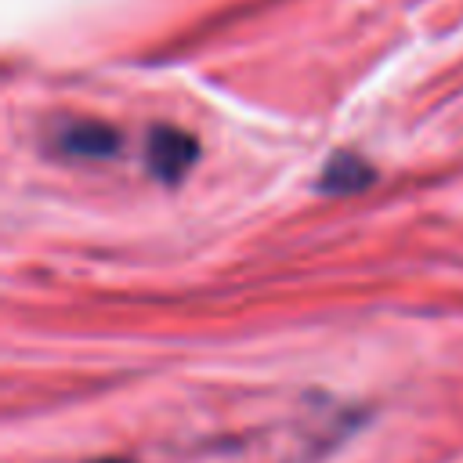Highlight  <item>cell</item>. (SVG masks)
<instances>
[{
	"label": "cell",
	"mask_w": 463,
	"mask_h": 463,
	"mask_svg": "<svg viewBox=\"0 0 463 463\" xmlns=\"http://www.w3.org/2000/svg\"><path fill=\"white\" fill-rule=\"evenodd\" d=\"M199 156V145L192 134L177 130V127H152L148 134V145H145V163H148V174L163 184H174L188 174V166L195 163Z\"/></svg>",
	"instance_id": "cell-1"
},
{
	"label": "cell",
	"mask_w": 463,
	"mask_h": 463,
	"mask_svg": "<svg viewBox=\"0 0 463 463\" xmlns=\"http://www.w3.org/2000/svg\"><path fill=\"white\" fill-rule=\"evenodd\" d=\"M54 145L69 159H109L119 152V130L101 119H72L61 123L54 134Z\"/></svg>",
	"instance_id": "cell-2"
},
{
	"label": "cell",
	"mask_w": 463,
	"mask_h": 463,
	"mask_svg": "<svg viewBox=\"0 0 463 463\" xmlns=\"http://www.w3.org/2000/svg\"><path fill=\"white\" fill-rule=\"evenodd\" d=\"M373 177H376V170H373L362 156H354V152H336V156L326 163L318 184H322L326 195H354V192L369 188Z\"/></svg>",
	"instance_id": "cell-3"
},
{
	"label": "cell",
	"mask_w": 463,
	"mask_h": 463,
	"mask_svg": "<svg viewBox=\"0 0 463 463\" xmlns=\"http://www.w3.org/2000/svg\"><path fill=\"white\" fill-rule=\"evenodd\" d=\"M98 463H127V459H98Z\"/></svg>",
	"instance_id": "cell-4"
}]
</instances>
